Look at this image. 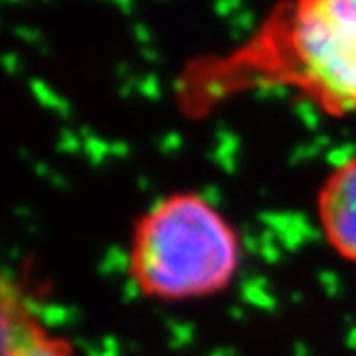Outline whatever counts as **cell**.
<instances>
[{
	"mask_svg": "<svg viewBox=\"0 0 356 356\" xmlns=\"http://www.w3.org/2000/svg\"><path fill=\"white\" fill-rule=\"evenodd\" d=\"M3 286L9 314L5 356H75L73 343L39 320L15 284L3 282Z\"/></svg>",
	"mask_w": 356,
	"mask_h": 356,
	"instance_id": "cell-4",
	"label": "cell"
},
{
	"mask_svg": "<svg viewBox=\"0 0 356 356\" xmlns=\"http://www.w3.org/2000/svg\"><path fill=\"white\" fill-rule=\"evenodd\" d=\"M275 88L326 116L356 118V0L275 5L232 49L187 69L181 99L207 114L243 92Z\"/></svg>",
	"mask_w": 356,
	"mask_h": 356,
	"instance_id": "cell-1",
	"label": "cell"
},
{
	"mask_svg": "<svg viewBox=\"0 0 356 356\" xmlns=\"http://www.w3.org/2000/svg\"><path fill=\"white\" fill-rule=\"evenodd\" d=\"M316 217L326 245L356 266V155L339 161L322 178Z\"/></svg>",
	"mask_w": 356,
	"mask_h": 356,
	"instance_id": "cell-3",
	"label": "cell"
},
{
	"mask_svg": "<svg viewBox=\"0 0 356 356\" xmlns=\"http://www.w3.org/2000/svg\"><path fill=\"white\" fill-rule=\"evenodd\" d=\"M243 243L232 221L195 191H172L131 227L127 275L136 292L157 302L211 298L234 284Z\"/></svg>",
	"mask_w": 356,
	"mask_h": 356,
	"instance_id": "cell-2",
	"label": "cell"
},
{
	"mask_svg": "<svg viewBox=\"0 0 356 356\" xmlns=\"http://www.w3.org/2000/svg\"><path fill=\"white\" fill-rule=\"evenodd\" d=\"M7 335H9V314H7L5 288H3V282H0V356H5Z\"/></svg>",
	"mask_w": 356,
	"mask_h": 356,
	"instance_id": "cell-5",
	"label": "cell"
}]
</instances>
